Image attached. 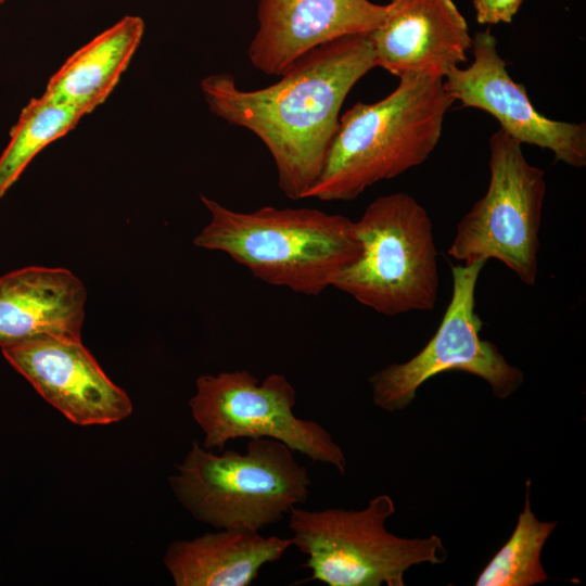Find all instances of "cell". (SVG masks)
<instances>
[{
	"label": "cell",
	"mask_w": 586,
	"mask_h": 586,
	"mask_svg": "<svg viewBox=\"0 0 586 586\" xmlns=\"http://www.w3.org/2000/svg\"><path fill=\"white\" fill-rule=\"evenodd\" d=\"M381 24L368 36L375 65L396 77L445 78L467 61L468 24L453 0H391Z\"/></svg>",
	"instance_id": "4fadbf2b"
},
{
	"label": "cell",
	"mask_w": 586,
	"mask_h": 586,
	"mask_svg": "<svg viewBox=\"0 0 586 586\" xmlns=\"http://www.w3.org/2000/svg\"><path fill=\"white\" fill-rule=\"evenodd\" d=\"M86 114L76 106L33 98L23 107L0 156V199L17 181L27 165L47 145L75 128Z\"/></svg>",
	"instance_id": "e0dca14e"
},
{
	"label": "cell",
	"mask_w": 586,
	"mask_h": 586,
	"mask_svg": "<svg viewBox=\"0 0 586 586\" xmlns=\"http://www.w3.org/2000/svg\"><path fill=\"white\" fill-rule=\"evenodd\" d=\"M386 9L369 0H259L249 60L262 73L281 76L318 47L345 36L369 35Z\"/></svg>",
	"instance_id": "7c38bea8"
},
{
	"label": "cell",
	"mask_w": 586,
	"mask_h": 586,
	"mask_svg": "<svg viewBox=\"0 0 586 586\" xmlns=\"http://www.w3.org/2000/svg\"><path fill=\"white\" fill-rule=\"evenodd\" d=\"M531 481H526L525 504L508 542L477 576L475 586H532L548 579L540 553L555 521L538 520L531 509Z\"/></svg>",
	"instance_id": "ac0fdd59"
},
{
	"label": "cell",
	"mask_w": 586,
	"mask_h": 586,
	"mask_svg": "<svg viewBox=\"0 0 586 586\" xmlns=\"http://www.w3.org/2000/svg\"><path fill=\"white\" fill-rule=\"evenodd\" d=\"M359 256L332 286L385 316L430 311L437 302L438 265L432 220L411 195L378 196L354 221Z\"/></svg>",
	"instance_id": "5b68a950"
},
{
	"label": "cell",
	"mask_w": 586,
	"mask_h": 586,
	"mask_svg": "<svg viewBox=\"0 0 586 586\" xmlns=\"http://www.w3.org/2000/svg\"><path fill=\"white\" fill-rule=\"evenodd\" d=\"M208 224L195 246L218 251L265 283L318 296L360 254L354 221L327 212L263 206L238 212L202 195Z\"/></svg>",
	"instance_id": "3957f363"
},
{
	"label": "cell",
	"mask_w": 586,
	"mask_h": 586,
	"mask_svg": "<svg viewBox=\"0 0 586 586\" xmlns=\"http://www.w3.org/2000/svg\"><path fill=\"white\" fill-rule=\"evenodd\" d=\"M523 0H473L479 24H509L518 13Z\"/></svg>",
	"instance_id": "d6986e66"
},
{
	"label": "cell",
	"mask_w": 586,
	"mask_h": 586,
	"mask_svg": "<svg viewBox=\"0 0 586 586\" xmlns=\"http://www.w3.org/2000/svg\"><path fill=\"white\" fill-rule=\"evenodd\" d=\"M87 293L65 268L30 266L0 278V347L42 336L81 339Z\"/></svg>",
	"instance_id": "5bb4252c"
},
{
	"label": "cell",
	"mask_w": 586,
	"mask_h": 586,
	"mask_svg": "<svg viewBox=\"0 0 586 586\" xmlns=\"http://www.w3.org/2000/svg\"><path fill=\"white\" fill-rule=\"evenodd\" d=\"M377 67L368 35H352L300 58L268 87L244 90L232 74L200 86L209 111L254 133L268 149L281 192L305 199L318 179L352 88Z\"/></svg>",
	"instance_id": "6da1fadb"
},
{
	"label": "cell",
	"mask_w": 586,
	"mask_h": 586,
	"mask_svg": "<svg viewBox=\"0 0 586 586\" xmlns=\"http://www.w3.org/2000/svg\"><path fill=\"white\" fill-rule=\"evenodd\" d=\"M486 193L459 220L448 255L464 265L496 259L521 282L538 276L545 173L525 158L521 143L501 129L489 138Z\"/></svg>",
	"instance_id": "52a82bcc"
},
{
	"label": "cell",
	"mask_w": 586,
	"mask_h": 586,
	"mask_svg": "<svg viewBox=\"0 0 586 586\" xmlns=\"http://www.w3.org/2000/svg\"><path fill=\"white\" fill-rule=\"evenodd\" d=\"M195 385L189 405L204 433V448L221 451L230 440L268 437L345 474V455L330 433L294 415L296 391L283 374L270 373L260 382L246 370L222 371L200 375Z\"/></svg>",
	"instance_id": "ba28073f"
},
{
	"label": "cell",
	"mask_w": 586,
	"mask_h": 586,
	"mask_svg": "<svg viewBox=\"0 0 586 586\" xmlns=\"http://www.w3.org/2000/svg\"><path fill=\"white\" fill-rule=\"evenodd\" d=\"M291 546V537L222 528L174 540L164 564L177 586H249L264 565L278 561Z\"/></svg>",
	"instance_id": "9a60e30c"
},
{
	"label": "cell",
	"mask_w": 586,
	"mask_h": 586,
	"mask_svg": "<svg viewBox=\"0 0 586 586\" xmlns=\"http://www.w3.org/2000/svg\"><path fill=\"white\" fill-rule=\"evenodd\" d=\"M293 450L273 438H252L240 454L214 453L193 442L169 485L200 522L217 530L259 532L307 501L311 481Z\"/></svg>",
	"instance_id": "277c9868"
},
{
	"label": "cell",
	"mask_w": 586,
	"mask_h": 586,
	"mask_svg": "<svg viewBox=\"0 0 586 586\" xmlns=\"http://www.w3.org/2000/svg\"><path fill=\"white\" fill-rule=\"evenodd\" d=\"M5 0H0V4L3 3Z\"/></svg>",
	"instance_id": "ffe728a7"
},
{
	"label": "cell",
	"mask_w": 586,
	"mask_h": 586,
	"mask_svg": "<svg viewBox=\"0 0 586 586\" xmlns=\"http://www.w3.org/2000/svg\"><path fill=\"white\" fill-rule=\"evenodd\" d=\"M484 265L477 262L451 266V296L434 335L409 360L391 364L370 375L377 407L390 412L403 410L424 382L451 370L483 379L498 399L520 388L523 372L480 335L483 322L475 310V291Z\"/></svg>",
	"instance_id": "9c48e42d"
},
{
	"label": "cell",
	"mask_w": 586,
	"mask_h": 586,
	"mask_svg": "<svg viewBox=\"0 0 586 586\" xmlns=\"http://www.w3.org/2000/svg\"><path fill=\"white\" fill-rule=\"evenodd\" d=\"M473 61L451 69L444 87L461 107L482 110L499 124L500 129L519 143L552 152L555 160L571 167L586 165V125L551 119L532 104L522 84L515 82L497 49L489 29L472 37Z\"/></svg>",
	"instance_id": "30bf717a"
},
{
	"label": "cell",
	"mask_w": 586,
	"mask_h": 586,
	"mask_svg": "<svg viewBox=\"0 0 586 586\" xmlns=\"http://www.w3.org/2000/svg\"><path fill=\"white\" fill-rule=\"evenodd\" d=\"M143 33L141 17H123L72 54L49 79L41 97L91 113L117 85Z\"/></svg>",
	"instance_id": "2e32d148"
},
{
	"label": "cell",
	"mask_w": 586,
	"mask_h": 586,
	"mask_svg": "<svg viewBox=\"0 0 586 586\" xmlns=\"http://www.w3.org/2000/svg\"><path fill=\"white\" fill-rule=\"evenodd\" d=\"M35 390L78 425L118 422L132 411L127 393L103 371L81 339L42 336L2 348Z\"/></svg>",
	"instance_id": "8fae6325"
},
{
	"label": "cell",
	"mask_w": 586,
	"mask_h": 586,
	"mask_svg": "<svg viewBox=\"0 0 586 586\" xmlns=\"http://www.w3.org/2000/svg\"><path fill=\"white\" fill-rule=\"evenodd\" d=\"M398 79L385 98L357 102L340 116L320 175L305 199L351 201L429 158L455 101L444 78L415 74Z\"/></svg>",
	"instance_id": "7a4b0ae2"
},
{
	"label": "cell",
	"mask_w": 586,
	"mask_h": 586,
	"mask_svg": "<svg viewBox=\"0 0 586 586\" xmlns=\"http://www.w3.org/2000/svg\"><path fill=\"white\" fill-rule=\"evenodd\" d=\"M395 512L388 495H378L361 510L329 508L289 511L292 546L306 555L308 581L328 586H404L411 566L441 564L447 553L436 535L404 538L385 528Z\"/></svg>",
	"instance_id": "8992f818"
}]
</instances>
